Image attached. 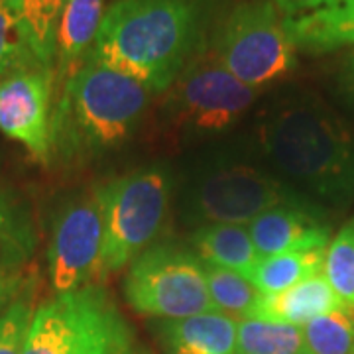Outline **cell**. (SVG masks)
I'll return each mask as SVG.
<instances>
[{"label":"cell","mask_w":354,"mask_h":354,"mask_svg":"<svg viewBox=\"0 0 354 354\" xmlns=\"http://www.w3.org/2000/svg\"><path fill=\"white\" fill-rule=\"evenodd\" d=\"M268 164L305 199L341 207L354 195V132L315 95H290L258 116Z\"/></svg>","instance_id":"cell-1"},{"label":"cell","mask_w":354,"mask_h":354,"mask_svg":"<svg viewBox=\"0 0 354 354\" xmlns=\"http://www.w3.org/2000/svg\"><path fill=\"white\" fill-rule=\"evenodd\" d=\"M205 30L207 0H114L87 59L160 95L203 50Z\"/></svg>","instance_id":"cell-2"},{"label":"cell","mask_w":354,"mask_h":354,"mask_svg":"<svg viewBox=\"0 0 354 354\" xmlns=\"http://www.w3.org/2000/svg\"><path fill=\"white\" fill-rule=\"evenodd\" d=\"M148 102L150 93L138 81L87 59L57 87L51 160L85 164L124 146L134 136Z\"/></svg>","instance_id":"cell-3"},{"label":"cell","mask_w":354,"mask_h":354,"mask_svg":"<svg viewBox=\"0 0 354 354\" xmlns=\"http://www.w3.org/2000/svg\"><path fill=\"white\" fill-rule=\"evenodd\" d=\"M24 354H136L132 329L101 283L36 307Z\"/></svg>","instance_id":"cell-4"},{"label":"cell","mask_w":354,"mask_h":354,"mask_svg":"<svg viewBox=\"0 0 354 354\" xmlns=\"http://www.w3.org/2000/svg\"><path fill=\"white\" fill-rule=\"evenodd\" d=\"M104 223L99 283L132 264L156 244L169 211L171 177L148 165L99 185Z\"/></svg>","instance_id":"cell-5"},{"label":"cell","mask_w":354,"mask_h":354,"mask_svg":"<svg viewBox=\"0 0 354 354\" xmlns=\"http://www.w3.org/2000/svg\"><path fill=\"white\" fill-rule=\"evenodd\" d=\"M304 201L309 199L272 171L250 162L216 158L187 177L181 191V213L185 225L193 227L250 225L274 207Z\"/></svg>","instance_id":"cell-6"},{"label":"cell","mask_w":354,"mask_h":354,"mask_svg":"<svg viewBox=\"0 0 354 354\" xmlns=\"http://www.w3.org/2000/svg\"><path fill=\"white\" fill-rule=\"evenodd\" d=\"M209 46L232 75L256 91L290 75L297 65L286 18L268 0L236 4Z\"/></svg>","instance_id":"cell-7"},{"label":"cell","mask_w":354,"mask_h":354,"mask_svg":"<svg viewBox=\"0 0 354 354\" xmlns=\"http://www.w3.org/2000/svg\"><path fill=\"white\" fill-rule=\"evenodd\" d=\"M122 291L136 313L160 321L213 311L201 258L176 244H153L136 256Z\"/></svg>","instance_id":"cell-8"},{"label":"cell","mask_w":354,"mask_h":354,"mask_svg":"<svg viewBox=\"0 0 354 354\" xmlns=\"http://www.w3.org/2000/svg\"><path fill=\"white\" fill-rule=\"evenodd\" d=\"M167 91V114L174 124L199 136L221 134L234 127L260 93L232 75L209 44Z\"/></svg>","instance_id":"cell-9"},{"label":"cell","mask_w":354,"mask_h":354,"mask_svg":"<svg viewBox=\"0 0 354 354\" xmlns=\"http://www.w3.org/2000/svg\"><path fill=\"white\" fill-rule=\"evenodd\" d=\"M104 223L99 185L67 197L51 225L48 270L55 293L99 283Z\"/></svg>","instance_id":"cell-10"},{"label":"cell","mask_w":354,"mask_h":354,"mask_svg":"<svg viewBox=\"0 0 354 354\" xmlns=\"http://www.w3.org/2000/svg\"><path fill=\"white\" fill-rule=\"evenodd\" d=\"M55 71L44 65L16 69L0 79V132L24 146L36 162L50 164Z\"/></svg>","instance_id":"cell-11"},{"label":"cell","mask_w":354,"mask_h":354,"mask_svg":"<svg viewBox=\"0 0 354 354\" xmlns=\"http://www.w3.org/2000/svg\"><path fill=\"white\" fill-rule=\"evenodd\" d=\"M246 227L260 258L329 246L330 228L311 201L274 207Z\"/></svg>","instance_id":"cell-12"},{"label":"cell","mask_w":354,"mask_h":354,"mask_svg":"<svg viewBox=\"0 0 354 354\" xmlns=\"http://www.w3.org/2000/svg\"><path fill=\"white\" fill-rule=\"evenodd\" d=\"M236 330L239 321L215 309L156 325L165 354H236Z\"/></svg>","instance_id":"cell-13"},{"label":"cell","mask_w":354,"mask_h":354,"mask_svg":"<svg viewBox=\"0 0 354 354\" xmlns=\"http://www.w3.org/2000/svg\"><path fill=\"white\" fill-rule=\"evenodd\" d=\"M104 0H67L57 26L53 71L57 87L87 62L91 48L99 34Z\"/></svg>","instance_id":"cell-14"},{"label":"cell","mask_w":354,"mask_h":354,"mask_svg":"<svg viewBox=\"0 0 354 354\" xmlns=\"http://www.w3.org/2000/svg\"><path fill=\"white\" fill-rule=\"evenodd\" d=\"M341 307L344 305L330 288L325 274H317L313 278L304 279L301 283L274 295L260 293L252 317L304 327L317 317L337 311Z\"/></svg>","instance_id":"cell-15"},{"label":"cell","mask_w":354,"mask_h":354,"mask_svg":"<svg viewBox=\"0 0 354 354\" xmlns=\"http://www.w3.org/2000/svg\"><path fill=\"white\" fill-rule=\"evenodd\" d=\"M286 28L295 50L309 55L354 46V0H337L304 16L286 18Z\"/></svg>","instance_id":"cell-16"},{"label":"cell","mask_w":354,"mask_h":354,"mask_svg":"<svg viewBox=\"0 0 354 354\" xmlns=\"http://www.w3.org/2000/svg\"><path fill=\"white\" fill-rule=\"evenodd\" d=\"M189 241L203 264L232 270L248 279L260 262V254L246 225L218 223L197 227L191 232Z\"/></svg>","instance_id":"cell-17"},{"label":"cell","mask_w":354,"mask_h":354,"mask_svg":"<svg viewBox=\"0 0 354 354\" xmlns=\"http://www.w3.org/2000/svg\"><path fill=\"white\" fill-rule=\"evenodd\" d=\"M38 236L32 215L0 179V272H24Z\"/></svg>","instance_id":"cell-18"},{"label":"cell","mask_w":354,"mask_h":354,"mask_svg":"<svg viewBox=\"0 0 354 354\" xmlns=\"http://www.w3.org/2000/svg\"><path fill=\"white\" fill-rule=\"evenodd\" d=\"M327 248L290 250L260 258L250 281L262 295H274L301 283L304 279L323 274Z\"/></svg>","instance_id":"cell-19"},{"label":"cell","mask_w":354,"mask_h":354,"mask_svg":"<svg viewBox=\"0 0 354 354\" xmlns=\"http://www.w3.org/2000/svg\"><path fill=\"white\" fill-rule=\"evenodd\" d=\"M10 4L24 30L36 62L53 69L57 26L67 0H4Z\"/></svg>","instance_id":"cell-20"},{"label":"cell","mask_w":354,"mask_h":354,"mask_svg":"<svg viewBox=\"0 0 354 354\" xmlns=\"http://www.w3.org/2000/svg\"><path fill=\"white\" fill-rule=\"evenodd\" d=\"M236 354H305L304 327L266 319H241Z\"/></svg>","instance_id":"cell-21"},{"label":"cell","mask_w":354,"mask_h":354,"mask_svg":"<svg viewBox=\"0 0 354 354\" xmlns=\"http://www.w3.org/2000/svg\"><path fill=\"white\" fill-rule=\"evenodd\" d=\"M205 272H207V288L211 295V304L215 311L232 317L234 321L252 317L260 291L254 288L250 279L232 270L216 268V266L205 264Z\"/></svg>","instance_id":"cell-22"},{"label":"cell","mask_w":354,"mask_h":354,"mask_svg":"<svg viewBox=\"0 0 354 354\" xmlns=\"http://www.w3.org/2000/svg\"><path fill=\"white\" fill-rule=\"evenodd\" d=\"M305 354H354V311L341 307L304 325Z\"/></svg>","instance_id":"cell-23"},{"label":"cell","mask_w":354,"mask_h":354,"mask_svg":"<svg viewBox=\"0 0 354 354\" xmlns=\"http://www.w3.org/2000/svg\"><path fill=\"white\" fill-rule=\"evenodd\" d=\"M323 274L341 304L354 311V218L337 232L327 246Z\"/></svg>","instance_id":"cell-24"},{"label":"cell","mask_w":354,"mask_h":354,"mask_svg":"<svg viewBox=\"0 0 354 354\" xmlns=\"http://www.w3.org/2000/svg\"><path fill=\"white\" fill-rule=\"evenodd\" d=\"M30 65L39 64L28 46L20 20L10 4L0 0V79Z\"/></svg>","instance_id":"cell-25"},{"label":"cell","mask_w":354,"mask_h":354,"mask_svg":"<svg viewBox=\"0 0 354 354\" xmlns=\"http://www.w3.org/2000/svg\"><path fill=\"white\" fill-rule=\"evenodd\" d=\"M36 307L32 286L0 313V354H24L26 337Z\"/></svg>","instance_id":"cell-26"},{"label":"cell","mask_w":354,"mask_h":354,"mask_svg":"<svg viewBox=\"0 0 354 354\" xmlns=\"http://www.w3.org/2000/svg\"><path fill=\"white\" fill-rule=\"evenodd\" d=\"M30 286L32 283L24 272H0V313L16 301Z\"/></svg>","instance_id":"cell-27"},{"label":"cell","mask_w":354,"mask_h":354,"mask_svg":"<svg viewBox=\"0 0 354 354\" xmlns=\"http://www.w3.org/2000/svg\"><path fill=\"white\" fill-rule=\"evenodd\" d=\"M268 2H272L283 18H295L319 10L323 6H329L337 0H268Z\"/></svg>","instance_id":"cell-28"},{"label":"cell","mask_w":354,"mask_h":354,"mask_svg":"<svg viewBox=\"0 0 354 354\" xmlns=\"http://www.w3.org/2000/svg\"><path fill=\"white\" fill-rule=\"evenodd\" d=\"M339 79H341V87L344 91V95L354 102V50L344 57Z\"/></svg>","instance_id":"cell-29"},{"label":"cell","mask_w":354,"mask_h":354,"mask_svg":"<svg viewBox=\"0 0 354 354\" xmlns=\"http://www.w3.org/2000/svg\"><path fill=\"white\" fill-rule=\"evenodd\" d=\"M136 354H150L148 351H136Z\"/></svg>","instance_id":"cell-30"}]
</instances>
